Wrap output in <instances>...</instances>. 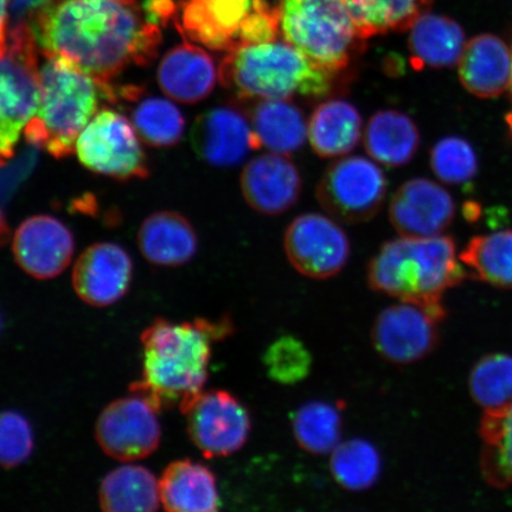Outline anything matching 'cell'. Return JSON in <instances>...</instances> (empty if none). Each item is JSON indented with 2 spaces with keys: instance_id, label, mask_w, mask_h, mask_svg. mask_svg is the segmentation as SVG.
Instances as JSON below:
<instances>
[{
  "instance_id": "obj_1",
  "label": "cell",
  "mask_w": 512,
  "mask_h": 512,
  "mask_svg": "<svg viewBox=\"0 0 512 512\" xmlns=\"http://www.w3.org/2000/svg\"><path fill=\"white\" fill-rule=\"evenodd\" d=\"M28 24L44 56L105 82L130 64H150L162 43L160 25L137 0H53Z\"/></svg>"
},
{
  "instance_id": "obj_2",
  "label": "cell",
  "mask_w": 512,
  "mask_h": 512,
  "mask_svg": "<svg viewBox=\"0 0 512 512\" xmlns=\"http://www.w3.org/2000/svg\"><path fill=\"white\" fill-rule=\"evenodd\" d=\"M228 332L226 320L175 323L157 318L140 336L143 373L131 393L143 396L159 413L181 407L206 386L213 344Z\"/></svg>"
},
{
  "instance_id": "obj_3",
  "label": "cell",
  "mask_w": 512,
  "mask_h": 512,
  "mask_svg": "<svg viewBox=\"0 0 512 512\" xmlns=\"http://www.w3.org/2000/svg\"><path fill=\"white\" fill-rule=\"evenodd\" d=\"M40 78V105L25 128V138L51 156L64 158L72 155L102 102L117 104V88L55 56H46Z\"/></svg>"
},
{
  "instance_id": "obj_4",
  "label": "cell",
  "mask_w": 512,
  "mask_h": 512,
  "mask_svg": "<svg viewBox=\"0 0 512 512\" xmlns=\"http://www.w3.org/2000/svg\"><path fill=\"white\" fill-rule=\"evenodd\" d=\"M459 261L450 236H401L384 243L371 259L368 283L374 291L400 302L443 307V294L465 278Z\"/></svg>"
},
{
  "instance_id": "obj_5",
  "label": "cell",
  "mask_w": 512,
  "mask_h": 512,
  "mask_svg": "<svg viewBox=\"0 0 512 512\" xmlns=\"http://www.w3.org/2000/svg\"><path fill=\"white\" fill-rule=\"evenodd\" d=\"M331 75L292 44L277 40L229 51L219 68L224 87L260 100L323 98L331 91Z\"/></svg>"
},
{
  "instance_id": "obj_6",
  "label": "cell",
  "mask_w": 512,
  "mask_h": 512,
  "mask_svg": "<svg viewBox=\"0 0 512 512\" xmlns=\"http://www.w3.org/2000/svg\"><path fill=\"white\" fill-rule=\"evenodd\" d=\"M280 32L331 73L348 66L363 41L344 0H279Z\"/></svg>"
},
{
  "instance_id": "obj_7",
  "label": "cell",
  "mask_w": 512,
  "mask_h": 512,
  "mask_svg": "<svg viewBox=\"0 0 512 512\" xmlns=\"http://www.w3.org/2000/svg\"><path fill=\"white\" fill-rule=\"evenodd\" d=\"M37 50L30 25L12 24L0 56V166L15 156L19 138L40 105Z\"/></svg>"
},
{
  "instance_id": "obj_8",
  "label": "cell",
  "mask_w": 512,
  "mask_h": 512,
  "mask_svg": "<svg viewBox=\"0 0 512 512\" xmlns=\"http://www.w3.org/2000/svg\"><path fill=\"white\" fill-rule=\"evenodd\" d=\"M136 128L123 114L102 108L76 140V152L87 169L127 181L149 176Z\"/></svg>"
},
{
  "instance_id": "obj_9",
  "label": "cell",
  "mask_w": 512,
  "mask_h": 512,
  "mask_svg": "<svg viewBox=\"0 0 512 512\" xmlns=\"http://www.w3.org/2000/svg\"><path fill=\"white\" fill-rule=\"evenodd\" d=\"M387 195V179L370 159L354 156L331 164L318 184L320 206L343 223H362L379 213Z\"/></svg>"
},
{
  "instance_id": "obj_10",
  "label": "cell",
  "mask_w": 512,
  "mask_h": 512,
  "mask_svg": "<svg viewBox=\"0 0 512 512\" xmlns=\"http://www.w3.org/2000/svg\"><path fill=\"white\" fill-rule=\"evenodd\" d=\"M189 438L204 457L223 458L241 450L252 430L251 415L226 390H202L181 407Z\"/></svg>"
},
{
  "instance_id": "obj_11",
  "label": "cell",
  "mask_w": 512,
  "mask_h": 512,
  "mask_svg": "<svg viewBox=\"0 0 512 512\" xmlns=\"http://www.w3.org/2000/svg\"><path fill=\"white\" fill-rule=\"evenodd\" d=\"M158 411L143 396L133 394L110 403L99 415L95 439L101 450L118 462L150 457L162 440Z\"/></svg>"
},
{
  "instance_id": "obj_12",
  "label": "cell",
  "mask_w": 512,
  "mask_h": 512,
  "mask_svg": "<svg viewBox=\"0 0 512 512\" xmlns=\"http://www.w3.org/2000/svg\"><path fill=\"white\" fill-rule=\"evenodd\" d=\"M444 317V307L400 302L377 316L371 329V341L384 360L411 364L422 360L435 348L439 324Z\"/></svg>"
},
{
  "instance_id": "obj_13",
  "label": "cell",
  "mask_w": 512,
  "mask_h": 512,
  "mask_svg": "<svg viewBox=\"0 0 512 512\" xmlns=\"http://www.w3.org/2000/svg\"><path fill=\"white\" fill-rule=\"evenodd\" d=\"M284 248L294 270L317 280L342 272L351 252L348 235L338 223L317 213L300 215L290 223Z\"/></svg>"
},
{
  "instance_id": "obj_14",
  "label": "cell",
  "mask_w": 512,
  "mask_h": 512,
  "mask_svg": "<svg viewBox=\"0 0 512 512\" xmlns=\"http://www.w3.org/2000/svg\"><path fill=\"white\" fill-rule=\"evenodd\" d=\"M270 5L268 0H185L176 28L203 47L229 53L240 48L249 18Z\"/></svg>"
},
{
  "instance_id": "obj_15",
  "label": "cell",
  "mask_w": 512,
  "mask_h": 512,
  "mask_svg": "<svg viewBox=\"0 0 512 512\" xmlns=\"http://www.w3.org/2000/svg\"><path fill=\"white\" fill-rule=\"evenodd\" d=\"M456 206L448 192L425 178L403 183L390 201L389 220L400 236L432 238L451 226Z\"/></svg>"
},
{
  "instance_id": "obj_16",
  "label": "cell",
  "mask_w": 512,
  "mask_h": 512,
  "mask_svg": "<svg viewBox=\"0 0 512 512\" xmlns=\"http://www.w3.org/2000/svg\"><path fill=\"white\" fill-rule=\"evenodd\" d=\"M74 236L64 224L49 215L25 220L12 241L17 265L38 280H48L66 270L73 259Z\"/></svg>"
},
{
  "instance_id": "obj_17",
  "label": "cell",
  "mask_w": 512,
  "mask_h": 512,
  "mask_svg": "<svg viewBox=\"0 0 512 512\" xmlns=\"http://www.w3.org/2000/svg\"><path fill=\"white\" fill-rule=\"evenodd\" d=\"M132 277L133 262L125 249L117 243L101 242L76 260L72 283L83 303L107 307L125 297Z\"/></svg>"
},
{
  "instance_id": "obj_18",
  "label": "cell",
  "mask_w": 512,
  "mask_h": 512,
  "mask_svg": "<svg viewBox=\"0 0 512 512\" xmlns=\"http://www.w3.org/2000/svg\"><path fill=\"white\" fill-rule=\"evenodd\" d=\"M191 145L198 158L215 168H232L260 149L251 123L232 107H214L195 120Z\"/></svg>"
},
{
  "instance_id": "obj_19",
  "label": "cell",
  "mask_w": 512,
  "mask_h": 512,
  "mask_svg": "<svg viewBox=\"0 0 512 512\" xmlns=\"http://www.w3.org/2000/svg\"><path fill=\"white\" fill-rule=\"evenodd\" d=\"M243 198L262 215L275 216L290 210L302 194L303 181L290 158L279 153L255 157L240 177Z\"/></svg>"
},
{
  "instance_id": "obj_20",
  "label": "cell",
  "mask_w": 512,
  "mask_h": 512,
  "mask_svg": "<svg viewBox=\"0 0 512 512\" xmlns=\"http://www.w3.org/2000/svg\"><path fill=\"white\" fill-rule=\"evenodd\" d=\"M157 79L169 98L194 105L214 91L219 70L206 50L184 41L164 55Z\"/></svg>"
},
{
  "instance_id": "obj_21",
  "label": "cell",
  "mask_w": 512,
  "mask_h": 512,
  "mask_svg": "<svg viewBox=\"0 0 512 512\" xmlns=\"http://www.w3.org/2000/svg\"><path fill=\"white\" fill-rule=\"evenodd\" d=\"M463 87L482 99H494L509 91L512 51L501 38L484 34L465 44L458 62Z\"/></svg>"
},
{
  "instance_id": "obj_22",
  "label": "cell",
  "mask_w": 512,
  "mask_h": 512,
  "mask_svg": "<svg viewBox=\"0 0 512 512\" xmlns=\"http://www.w3.org/2000/svg\"><path fill=\"white\" fill-rule=\"evenodd\" d=\"M138 246L152 265L179 267L194 259L198 239L194 227L183 215L158 211L140 227Z\"/></svg>"
},
{
  "instance_id": "obj_23",
  "label": "cell",
  "mask_w": 512,
  "mask_h": 512,
  "mask_svg": "<svg viewBox=\"0 0 512 512\" xmlns=\"http://www.w3.org/2000/svg\"><path fill=\"white\" fill-rule=\"evenodd\" d=\"M160 502L171 512H214L220 508L216 478L190 459L171 463L159 479Z\"/></svg>"
},
{
  "instance_id": "obj_24",
  "label": "cell",
  "mask_w": 512,
  "mask_h": 512,
  "mask_svg": "<svg viewBox=\"0 0 512 512\" xmlns=\"http://www.w3.org/2000/svg\"><path fill=\"white\" fill-rule=\"evenodd\" d=\"M362 136L360 112L341 99L323 102L307 123V140L316 155L322 158L348 155L356 149Z\"/></svg>"
},
{
  "instance_id": "obj_25",
  "label": "cell",
  "mask_w": 512,
  "mask_h": 512,
  "mask_svg": "<svg viewBox=\"0 0 512 512\" xmlns=\"http://www.w3.org/2000/svg\"><path fill=\"white\" fill-rule=\"evenodd\" d=\"M123 102L130 107L133 126L145 143L170 147L181 142L185 119L171 101L144 95L142 88L126 86L117 89V104Z\"/></svg>"
},
{
  "instance_id": "obj_26",
  "label": "cell",
  "mask_w": 512,
  "mask_h": 512,
  "mask_svg": "<svg viewBox=\"0 0 512 512\" xmlns=\"http://www.w3.org/2000/svg\"><path fill=\"white\" fill-rule=\"evenodd\" d=\"M409 30L414 67L450 68L458 64L466 42L462 27L453 19L427 12Z\"/></svg>"
},
{
  "instance_id": "obj_27",
  "label": "cell",
  "mask_w": 512,
  "mask_h": 512,
  "mask_svg": "<svg viewBox=\"0 0 512 512\" xmlns=\"http://www.w3.org/2000/svg\"><path fill=\"white\" fill-rule=\"evenodd\" d=\"M363 134L368 155L390 168L411 162L420 145V133L414 121L405 113L393 110L375 113Z\"/></svg>"
},
{
  "instance_id": "obj_28",
  "label": "cell",
  "mask_w": 512,
  "mask_h": 512,
  "mask_svg": "<svg viewBox=\"0 0 512 512\" xmlns=\"http://www.w3.org/2000/svg\"><path fill=\"white\" fill-rule=\"evenodd\" d=\"M251 125L260 147L290 156L307 140V123L299 107L287 99L261 100L254 108Z\"/></svg>"
},
{
  "instance_id": "obj_29",
  "label": "cell",
  "mask_w": 512,
  "mask_h": 512,
  "mask_svg": "<svg viewBox=\"0 0 512 512\" xmlns=\"http://www.w3.org/2000/svg\"><path fill=\"white\" fill-rule=\"evenodd\" d=\"M100 508L107 512H151L160 508L159 480L139 465L108 473L99 489Z\"/></svg>"
},
{
  "instance_id": "obj_30",
  "label": "cell",
  "mask_w": 512,
  "mask_h": 512,
  "mask_svg": "<svg viewBox=\"0 0 512 512\" xmlns=\"http://www.w3.org/2000/svg\"><path fill=\"white\" fill-rule=\"evenodd\" d=\"M362 40L405 31L427 14L432 0H344Z\"/></svg>"
},
{
  "instance_id": "obj_31",
  "label": "cell",
  "mask_w": 512,
  "mask_h": 512,
  "mask_svg": "<svg viewBox=\"0 0 512 512\" xmlns=\"http://www.w3.org/2000/svg\"><path fill=\"white\" fill-rule=\"evenodd\" d=\"M459 259L476 279L492 286L511 290V229L475 236L459 254Z\"/></svg>"
},
{
  "instance_id": "obj_32",
  "label": "cell",
  "mask_w": 512,
  "mask_h": 512,
  "mask_svg": "<svg viewBox=\"0 0 512 512\" xmlns=\"http://www.w3.org/2000/svg\"><path fill=\"white\" fill-rule=\"evenodd\" d=\"M292 427L297 444L313 456L331 454L341 444L342 415L331 403H305L294 414Z\"/></svg>"
},
{
  "instance_id": "obj_33",
  "label": "cell",
  "mask_w": 512,
  "mask_h": 512,
  "mask_svg": "<svg viewBox=\"0 0 512 512\" xmlns=\"http://www.w3.org/2000/svg\"><path fill=\"white\" fill-rule=\"evenodd\" d=\"M483 439L482 470L496 488L512 486V406L503 413H484L479 428Z\"/></svg>"
},
{
  "instance_id": "obj_34",
  "label": "cell",
  "mask_w": 512,
  "mask_h": 512,
  "mask_svg": "<svg viewBox=\"0 0 512 512\" xmlns=\"http://www.w3.org/2000/svg\"><path fill=\"white\" fill-rule=\"evenodd\" d=\"M332 476L342 488L364 491L375 485L382 471L379 451L369 441L352 439L339 444L331 453Z\"/></svg>"
},
{
  "instance_id": "obj_35",
  "label": "cell",
  "mask_w": 512,
  "mask_h": 512,
  "mask_svg": "<svg viewBox=\"0 0 512 512\" xmlns=\"http://www.w3.org/2000/svg\"><path fill=\"white\" fill-rule=\"evenodd\" d=\"M473 400L484 413L497 414L512 406V357L504 354L485 356L470 376Z\"/></svg>"
},
{
  "instance_id": "obj_36",
  "label": "cell",
  "mask_w": 512,
  "mask_h": 512,
  "mask_svg": "<svg viewBox=\"0 0 512 512\" xmlns=\"http://www.w3.org/2000/svg\"><path fill=\"white\" fill-rule=\"evenodd\" d=\"M431 166L440 181L464 184L476 176L478 160L475 150L465 139L446 137L433 146Z\"/></svg>"
},
{
  "instance_id": "obj_37",
  "label": "cell",
  "mask_w": 512,
  "mask_h": 512,
  "mask_svg": "<svg viewBox=\"0 0 512 512\" xmlns=\"http://www.w3.org/2000/svg\"><path fill=\"white\" fill-rule=\"evenodd\" d=\"M34 432L27 418L16 411L0 413V466L14 469L34 451Z\"/></svg>"
},
{
  "instance_id": "obj_38",
  "label": "cell",
  "mask_w": 512,
  "mask_h": 512,
  "mask_svg": "<svg viewBox=\"0 0 512 512\" xmlns=\"http://www.w3.org/2000/svg\"><path fill=\"white\" fill-rule=\"evenodd\" d=\"M268 373L275 381L294 383L303 380L311 368V356L303 343L292 337H284L268 349L266 358Z\"/></svg>"
},
{
  "instance_id": "obj_39",
  "label": "cell",
  "mask_w": 512,
  "mask_h": 512,
  "mask_svg": "<svg viewBox=\"0 0 512 512\" xmlns=\"http://www.w3.org/2000/svg\"><path fill=\"white\" fill-rule=\"evenodd\" d=\"M53 0H11L10 18L16 23H28L31 17L40 12Z\"/></svg>"
},
{
  "instance_id": "obj_40",
  "label": "cell",
  "mask_w": 512,
  "mask_h": 512,
  "mask_svg": "<svg viewBox=\"0 0 512 512\" xmlns=\"http://www.w3.org/2000/svg\"><path fill=\"white\" fill-rule=\"evenodd\" d=\"M11 0H0V40L8 38Z\"/></svg>"
},
{
  "instance_id": "obj_41",
  "label": "cell",
  "mask_w": 512,
  "mask_h": 512,
  "mask_svg": "<svg viewBox=\"0 0 512 512\" xmlns=\"http://www.w3.org/2000/svg\"><path fill=\"white\" fill-rule=\"evenodd\" d=\"M512 51V49H511ZM509 94H510V101H511V110L508 112L507 117H505V123H507L508 130L510 133V136L512 138V75H511V82L509 87Z\"/></svg>"
},
{
  "instance_id": "obj_42",
  "label": "cell",
  "mask_w": 512,
  "mask_h": 512,
  "mask_svg": "<svg viewBox=\"0 0 512 512\" xmlns=\"http://www.w3.org/2000/svg\"><path fill=\"white\" fill-rule=\"evenodd\" d=\"M6 42H8V38H6V40H0V56H2L5 53Z\"/></svg>"
},
{
  "instance_id": "obj_43",
  "label": "cell",
  "mask_w": 512,
  "mask_h": 512,
  "mask_svg": "<svg viewBox=\"0 0 512 512\" xmlns=\"http://www.w3.org/2000/svg\"><path fill=\"white\" fill-rule=\"evenodd\" d=\"M0 332H2V318H0Z\"/></svg>"
}]
</instances>
